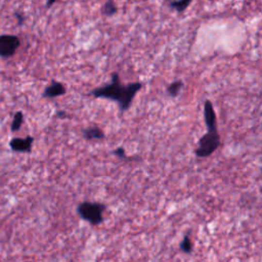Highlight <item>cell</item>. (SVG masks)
<instances>
[{"instance_id":"1","label":"cell","mask_w":262,"mask_h":262,"mask_svg":"<svg viewBox=\"0 0 262 262\" xmlns=\"http://www.w3.org/2000/svg\"><path fill=\"white\" fill-rule=\"evenodd\" d=\"M143 87L142 83H131L128 85H122L120 77L117 73L112 74V82L108 85L98 87L91 91V95L96 98H107L117 101L121 112L129 109L136 93Z\"/></svg>"},{"instance_id":"2","label":"cell","mask_w":262,"mask_h":262,"mask_svg":"<svg viewBox=\"0 0 262 262\" xmlns=\"http://www.w3.org/2000/svg\"><path fill=\"white\" fill-rule=\"evenodd\" d=\"M106 206L101 203L97 202H83L79 204L77 207V213L79 216L91 226H98L104 220V211Z\"/></svg>"},{"instance_id":"3","label":"cell","mask_w":262,"mask_h":262,"mask_svg":"<svg viewBox=\"0 0 262 262\" xmlns=\"http://www.w3.org/2000/svg\"><path fill=\"white\" fill-rule=\"evenodd\" d=\"M221 143L217 129L208 130L199 140V146L196 149V155L199 158H206L212 155L219 147Z\"/></svg>"},{"instance_id":"4","label":"cell","mask_w":262,"mask_h":262,"mask_svg":"<svg viewBox=\"0 0 262 262\" xmlns=\"http://www.w3.org/2000/svg\"><path fill=\"white\" fill-rule=\"evenodd\" d=\"M21 45V40L16 35H0V58H12Z\"/></svg>"},{"instance_id":"5","label":"cell","mask_w":262,"mask_h":262,"mask_svg":"<svg viewBox=\"0 0 262 262\" xmlns=\"http://www.w3.org/2000/svg\"><path fill=\"white\" fill-rule=\"evenodd\" d=\"M34 143V137L27 136L26 138L14 137L9 142V147L12 151L16 153H30L32 151V146Z\"/></svg>"},{"instance_id":"6","label":"cell","mask_w":262,"mask_h":262,"mask_svg":"<svg viewBox=\"0 0 262 262\" xmlns=\"http://www.w3.org/2000/svg\"><path fill=\"white\" fill-rule=\"evenodd\" d=\"M204 119H205V123L208 130L217 129L216 114H215L213 105L209 99L206 100L204 105Z\"/></svg>"},{"instance_id":"7","label":"cell","mask_w":262,"mask_h":262,"mask_svg":"<svg viewBox=\"0 0 262 262\" xmlns=\"http://www.w3.org/2000/svg\"><path fill=\"white\" fill-rule=\"evenodd\" d=\"M67 92L63 83L59 81H52L49 85L46 87L42 93V97L46 98H54L61 96H64Z\"/></svg>"},{"instance_id":"8","label":"cell","mask_w":262,"mask_h":262,"mask_svg":"<svg viewBox=\"0 0 262 262\" xmlns=\"http://www.w3.org/2000/svg\"><path fill=\"white\" fill-rule=\"evenodd\" d=\"M82 135L86 140H98V139H104L105 138L104 131L97 126L83 129Z\"/></svg>"},{"instance_id":"9","label":"cell","mask_w":262,"mask_h":262,"mask_svg":"<svg viewBox=\"0 0 262 262\" xmlns=\"http://www.w3.org/2000/svg\"><path fill=\"white\" fill-rule=\"evenodd\" d=\"M118 12V7L114 0H107L104 6L101 8V14L106 16H112Z\"/></svg>"},{"instance_id":"10","label":"cell","mask_w":262,"mask_h":262,"mask_svg":"<svg viewBox=\"0 0 262 262\" xmlns=\"http://www.w3.org/2000/svg\"><path fill=\"white\" fill-rule=\"evenodd\" d=\"M24 118L25 117H24L23 112L18 111V112H16V113H15L13 122H12V125H11V129H12L13 132H16V131L20 130V128L22 127L23 122H24Z\"/></svg>"},{"instance_id":"11","label":"cell","mask_w":262,"mask_h":262,"mask_svg":"<svg viewBox=\"0 0 262 262\" xmlns=\"http://www.w3.org/2000/svg\"><path fill=\"white\" fill-rule=\"evenodd\" d=\"M193 0H170V7L176 9L179 13L184 12L189 7Z\"/></svg>"},{"instance_id":"12","label":"cell","mask_w":262,"mask_h":262,"mask_svg":"<svg viewBox=\"0 0 262 262\" xmlns=\"http://www.w3.org/2000/svg\"><path fill=\"white\" fill-rule=\"evenodd\" d=\"M182 87H183V82L181 80H176V81L172 82L169 86H168V88H167L168 95L174 98L179 95Z\"/></svg>"},{"instance_id":"13","label":"cell","mask_w":262,"mask_h":262,"mask_svg":"<svg viewBox=\"0 0 262 262\" xmlns=\"http://www.w3.org/2000/svg\"><path fill=\"white\" fill-rule=\"evenodd\" d=\"M180 247V250L182 252H184V253L190 254L191 252L193 251V243H192L191 239L188 236H185L183 238V240L181 241Z\"/></svg>"},{"instance_id":"14","label":"cell","mask_w":262,"mask_h":262,"mask_svg":"<svg viewBox=\"0 0 262 262\" xmlns=\"http://www.w3.org/2000/svg\"><path fill=\"white\" fill-rule=\"evenodd\" d=\"M114 154L121 159H126V153H125V149L123 147H118L117 149H115Z\"/></svg>"},{"instance_id":"15","label":"cell","mask_w":262,"mask_h":262,"mask_svg":"<svg viewBox=\"0 0 262 262\" xmlns=\"http://www.w3.org/2000/svg\"><path fill=\"white\" fill-rule=\"evenodd\" d=\"M15 16H16V17L18 25L22 26V25L24 24V21H25V16H24V15H22V14H20V13H16Z\"/></svg>"},{"instance_id":"16","label":"cell","mask_w":262,"mask_h":262,"mask_svg":"<svg viewBox=\"0 0 262 262\" xmlns=\"http://www.w3.org/2000/svg\"><path fill=\"white\" fill-rule=\"evenodd\" d=\"M58 1H60V0H48V1H46V3H45V7L50 8L55 2H58Z\"/></svg>"}]
</instances>
